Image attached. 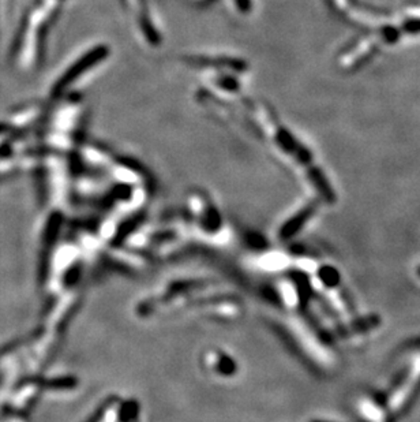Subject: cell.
Returning <instances> with one entry per match:
<instances>
[{
  "label": "cell",
  "instance_id": "11",
  "mask_svg": "<svg viewBox=\"0 0 420 422\" xmlns=\"http://www.w3.org/2000/svg\"><path fill=\"white\" fill-rule=\"evenodd\" d=\"M314 422H322V421H314Z\"/></svg>",
  "mask_w": 420,
  "mask_h": 422
},
{
  "label": "cell",
  "instance_id": "8",
  "mask_svg": "<svg viewBox=\"0 0 420 422\" xmlns=\"http://www.w3.org/2000/svg\"><path fill=\"white\" fill-rule=\"evenodd\" d=\"M404 29L408 33H420V19H412L404 23Z\"/></svg>",
  "mask_w": 420,
  "mask_h": 422
},
{
  "label": "cell",
  "instance_id": "10",
  "mask_svg": "<svg viewBox=\"0 0 420 422\" xmlns=\"http://www.w3.org/2000/svg\"><path fill=\"white\" fill-rule=\"evenodd\" d=\"M418 274H419V277H420V267H419V270H418Z\"/></svg>",
  "mask_w": 420,
  "mask_h": 422
},
{
  "label": "cell",
  "instance_id": "5",
  "mask_svg": "<svg viewBox=\"0 0 420 422\" xmlns=\"http://www.w3.org/2000/svg\"><path fill=\"white\" fill-rule=\"evenodd\" d=\"M308 178L311 181V183L314 185V188L321 193V196L328 201V203H335L336 201V194L333 192V189L330 188L329 182L326 181V178L324 177L322 171L319 168L315 167H310L308 170Z\"/></svg>",
  "mask_w": 420,
  "mask_h": 422
},
{
  "label": "cell",
  "instance_id": "3",
  "mask_svg": "<svg viewBox=\"0 0 420 422\" xmlns=\"http://www.w3.org/2000/svg\"><path fill=\"white\" fill-rule=\"evenodd\" d=\"M275 140L277 142V145L281 149L289 154H292L293 157H296L302 164L304 165H310L313 161V156L308 152V149H306L300 142L293 139V136L285 130L284 128H279L276 130V136Z\"/></svg>",
  "mask_w": 420,
  "mask_h": 422
},
{
  "label": "cell",
  "instance_id": "4",
  "mask_svg": "<svg viewBox=\"0 0 420 422\" xmlns=\"http://www.w3.org/2000/svg\"><path fill=\"white\" fill-rule=\"evenodd\" d=\"M189 61L196 62L194 65H201V66H210V68H217L220 70H231L236 71V72H242L246 70V63L243 61L239 59H232V58H202V57H197V58H189Z\"/></svg>",
  "mask_w": 420,
  "mask_h": 422
},
{
  "label": "cell",
  "instance_id": "9",
  "mask_svg": "<svg viewBox=\"0 0 420 422\" xmlns=\"http://www.w3.org/2000/svg\"><path fill=\"white\" fill-rule=\"evenodd\" d=\"M235 4H236V8L243 14L249 12L251 8V0H235Z\"/></svg>",
  "mask_w": 420,
  "mask_h": 422
},
{
  "label": "cell",
  "instance_id": "7",
  "mask_svg": "<svg viewBox=\"0 0 420 422\" xmlns=\"http://www.w3.org/2000/svg\"><path fill=\"white\" fill-rule=\"evenodd\" d=\"M318 278L321 281L328 287V288H335L340 284L342 277L339 274V271L330 265H325L321 267L318 271Z\"/></svg>",
  "mask_w": 420,
  "mask_h": 422
},
{
  "label": "cell",
  "instance_id": "2",
  "mask_svg": "<svg viewBox=\"0 0 420 422\" xmlns=\"http://www.w3.org/2000/svg\"><path fill=\"white\" fill-rule=\"evenodd\" d=\"M126 3L130 7V10H133V12H134V15L138 21L140 33L145 36L146 41L153 47H157L161 43V37H160L156 26L151 23L150 15L147 14L146 0H126Z\"/></svg>",
  "mask_w": 420,
  "mask_h": 422
},
{
  "label": "cell",
  "instance_id": "1",
  "mask_svg": "<svg viewBox=\"0 0 420 422\" xmlns=\"http://www.w3.org/2000/svg\"><path fill=\"white\" fill-rule=\"evenodd\" d=\"M109 54L108 47L105 46H97L83 54L78 61H75L67 70L63 72V75L55 82L52 88V97H61L71 85L83 75L85 71L93 69L96 65L103 62Z\"/></svg>",
  "mask_w": 420,
  "mask_h": 422
},
{
  "label": "cell",
  "instance_id": "6",
  "mask_svg": "<svg viewBox=\"0 0 420 422\" xmlns=\"http://www.w3.org/2000/svg\"><path fill=\"white\" fill-rule=\"evenodd\" d=\"M315 211V205L314 204H310V205H307L304 210H302V211L299 212L295 217H292L285 225H284V228H282V237L284 238H289V237H292L295 232H297L302 227H303V224L311 217V214L314 213Z\"/></svg>",
  "mask_w": 420,
  "mask_h": 422
}]
</instances>
